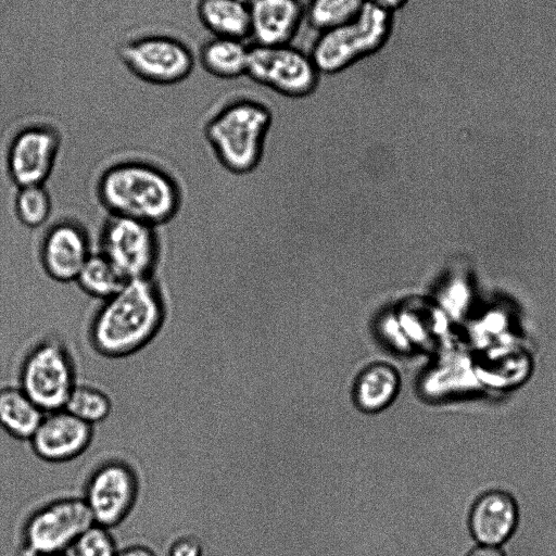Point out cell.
I'll return each mask as SVG.
<instances>
[{"label":"cell","mask_w":556,"mask_h":556,"mask_svg":"<svg viewBox=\"0 0 556 556\" xmlns=\"http://www.w3.org/2000/svg\"><path fill=\"white\" fill-rule=\"evenodd\" d=\"M16 384L45 413L62 409L78 382L75 359L61 340L46 338L21 357L15 369Z\"/></svg>","instance_id":"obj_5"},{"label":"cell","mask_w":556,"mask_h":556,"mask_svg":"<svg viewBox=\"0 0 556 556\" xmlns=\"http://www.w3.org/2000/svg\"><path fill=\"white\" fill-rule=\"evenodd\" d=\"M140 488V476L135 465L124 457L110 456L89 471L80 496L93 522L113 529L132 513Z\"/></svg>","instance_id":"obj_7"},{"label":"cell","mask_w":556,"mask_h":556,"mask_svg":"<svg viewBox=\"0 0 556 556\" xmlns=\"http://www.w3.org/2000/svg\"><path fill=\"white\" fill-rule=\"evenodd\" d=\"M155 227L123 216L105 222L100 237V252L128 280L151 278L159 258Z\"/></svg>","instance_id":"obj_10"},{"label":"cell","mask_w":556,"mask_h":556,"mask_svg":"<svg viewBox=\"0 0 556 556\" xmlns=\"http://www.w3.org/2000/svg\"><path fill=\"white\" fill-rule=\"evenodd\" d=\"M400 386V376L392 366L372 364L365 368L356 380L355 402L365 412L382 410L395 400Z\"/></svg>","instance_id":"obj_19"},{"label":"cell","mask_w":556,"mask_h":556,"mask_svg":"<svg viewBox=\"0 0 556 556\" xmlns=\"http://www.w3.org/2000/svg\"><path fill=\"white\" fill-rule=\"evenodd\" d=\"M102 302L89 325L88 341L105 358H124L141 351L165 320L164 302L151 278L128 280Z\"/></svg>","instance_id":"obj_1"},{"label":"cell","mask_w":556,"mask_h":556,"mask_svg":"<svg viewBox=\"0 0 556 556\" xmlns=\"http://www.w3.org/2000/svg\"><path fill=\"white\" fill-rule=\"evenodd\" d=\"M75 281L88 295L106 300L126 282L115 266L100 251L91 253Z\"/></svg>","instance_id":"obj_20"},{"label":"cell","mask_w":556,"mask_h":556,"mask_svg":"<svg viewBox=\"0 0 556 556\" xmlns=\"http://www.w3.org/2000/svg\"><path fill=\"white\" fill-rule=\"evenodd\" d=\"M59 132L48 125H31L10 141L5 166L17 187L43 186L51 176L60 150Z\"/></svg>","instance_id":"obj_11"},{"label":"cell","mask_w":556,"mask_h":556,"mask_svg":"<svg viewBox=\"0 0 556 556\" xmlns=\"http://www.w3.org/2000/svg\"><path fill=\"white\" fill-rule=\"evenodd\" d=\"M466 556H506L502 546L477 544Z\"/></svg>","instance_id":"obj_27"},{"label":"cell","mask_w":556,"mask_h":556,"mask_svg":"<svg viewBox=\"0 0 556 556\" xmlns=\"http://www.w3.org/2000/svg\"><path fill=\"white\" fill-rule=\"evenodd\" d=\"M250 48L247 40L212 37L202 45L199 61L214 77L236 79L247 76Z\"/></svg>","instance_id":"obj_18"},{"label":"cell","mask_w":556,"mask_h":556,"mask_svg":"<svg viewBox=\"0 0 556 556\" xmlns=\"http://www.w3.org/2000/svg\"><path fill=\"white\" fill-rule=\"evenodd\" d=\"M98 197L113 216L160 226L175 217L180 205L176 181L163 169L141 161L117 163L100 176Z\"/></svg>","instance_id":"obj_2"},{"label":"cell","mask_w":556,"mask_h":556,"mask_svg":"<svg viewBox=\"0 0 556 556\" xmlns=\"http://www.w3.org/2000/svg\"><path fill=\"white\" fill-rule=\"evenodd\" d=\"M115 556H156L147 545L131 544L117 551Z\"/></svg>","instance_id":"obj_26"},{"label":"cell","mask_w":556,"mask_h":556,"mask_svg":"<svg viewBox=\"0 0 556 556\" xmlns=\"http://www.w3.org/2000/svg\"><path fill=\"white\" fill-rule=\"evenodd\" d=\"M118 55L136 77L161 86L188 78L195 62L189 46L167 35H147L128 40L119 47Z\"/></svg>","instance_id":"obj_9"},{"label":"cell","mask_w":556,"mask_h":556,"mask_svg":"<svg viewBox=\"0 0 556 556\" xmlns=\"http://www.w3.org/2000/svg\"><path fill=\"white\" fill-rule=\"evenodd\" d=\"M93 523L80 495L50 498L20 521L17 542L23 556L62 554Z\"/></svg>","instance_id":"obj_6"},{"label":"cell","mask_w":556,"mask_h":556,"mask_svg":"<svg viewBox=\"0 0 556 556\" xmlns=\"http://www.w3.org/2000/svg\"><path fill=\"white\" fill-rule=\"evenodd\" d=\"M365 1L395 14L399 10L403 9L410 0H365Z\"/></svg>","instance_id":"obj_28"},{"label":"cell","mask_w":556,"mask_h":556,"mask_svg":"<svg viewBox=\"0 0 556 556\" xmlns=\"http://www.w3.org/2000/svg\"><path fill=\"white\" fill-rule=\"evenodd\" d=\"M43 415L16 382L0 387V429L13 441L28 442Z\"/></svg>","instance_id":"obj_16"},{"label":"cell","mask_w":556,"mask_h":556,"mask_svg":"<svg viewBox=\"0 0 556 556\" xmlns=\"http://www.w3.org/2000/svg\"><path fill=\"white\" fill-rule=\"evenodd\" d=\"M195 12L212 37L250 39V8L236 0H198Z\"/></svg>","instance_id":"obj_17"},{"label":"cell","mask_w":556,"mask_h":556,"mask_svg":"<svg viewBox=\"0 0 556 556\" xmlns=\"http://www.w3.org/2000/svg\"><path fill=\"white\" fill-rule=\"evenodd\" d=\"M236 1H239V2L244 3L247 5H250L253 2V0H236Z\"/></svg>","instance_id":"obj_29"},{"label":"cell","mask_w":556,"mask_h":556,"mask_svg":"<svg viewBox=\"0 0 556 556\" xmlns=\"http://www.w3.org/2000/svg\"><path fill=\"white\" fill-rule=\"evenodd\" d=\"M394 26V13L365 1L352 20L319 33L309 53L321 75H336L380 52Z\"/></svg>","instance_id":"obj_4"},{"label":"cell","mask_w":556,"mask_h":556,"mask_svg":"<svg viewBox=\"0 0 556 556\" xmlns=\"http://www.w3.org/2000/svg\"><path fill=\"white\" fill-rule=\"evenodd\" d=\"M64 409L80 420L96 426L110 417L113 401L110 394L99 386L78 380L68 395Z\"/></svg>","instance_id":"obj_21"},{"label":"cell","mask_w":556,"mask_h":556,"mask_svg":"<svg viewBox=\"0 0 556 556\" xmlns=\"http://www.w3.org/2000/svg\"><path fill=\"white\" fill-rule=\"evenodd\" d=\"M93 438L94 426L62 408L45 413L28 444L42 462L62 464L83 455Z\"/></svg>","instance_id":"obj_12"},{"label":"cell","mask_w":556,"mask_h":556,"mask_svg":"<svg viewBox=\"0 0 556 556\" xmlns=\"http://www.w3.org/2000/svg\"><path fill=\"white\" fill-rule=\"evenodd\" d=\"M111 530L94 522L90 525L71 546L73 556H115L118 549Z\"/></svg>","instance_id":"obj_24"},{"label":"cell","mask_w":556,"mask_h":556,"mask_svg":"<svg viewBox=\"0 0 556 556\" xmlns=\"http://www.w3.org/2000/svg\"><path fill=\"white\" fill-rule=\"evenodd\" d=\"M13 207L16 218L22 225L37 228L50 217L52 202L45 186H27L18 188Z\"/></svg>","instance_id":"obj_23"},{"label":"cell","mask_w":556,"mask_h":556,"mask_svg":"<svg viewBox=\"0 0 556 556\" xmlns=\"http://www.w3.org/2000/svg\"><path fill=\"white\" fill-rule=\"evenodd\" d=\"M86 231L71 220L53 225L43 237L40 260L50 278L60 282L75 281L90 256Z\"/></svg>","instance_id":"obj_14"},{"label":"cell","mask_w":556,"mask_h":556,"mask_svg":"<svg viewBox=\"0 0 556 556\" xmlns=\"http://www.w3.org/2000/svg\"><path fill=\"white\" fill-rule=\"evenodd\" d=\"M519 506L507 491L492 489L480 494L468 514V529L477 544L502 546L516 532Z\"/></svg>","instance_id":"obj_13"},{"label":"cell","mask_w":556,"mask_h":556,"mask_svg":"<svg viewBox=\"0 0 556 556\" xmlns=\"http://www.w3.org/2000/svg\"><path fill=\"white\" fill-rule=\"evenodd\" d=\"M365 0H308L305 23L318 34L339 27L352 20Z\"/></svg>","instance_id":"obj_22"},{"label":"cell","mask_w":556,"mask_h":556,"mask_svg":"<svg viewBox=\"0 0 556 556\" xmlns=\"http://www.w3.org/2000/svg\"><path fill=\"white\" fill-rule=\"evenodd\" d=\"M247 76L282 97L303 99L319 87L321 73L309 52L291 45H251Z\"/></svg>","instance_id":"obj_8"},{"label":"cell","mask_w":556,"mask_h":556,"mask_svg":"<svg viewBox=\"0 0 556 556\" xmlns=\"http://www.w3.org/2000/svg\"><path fill=\"white\" fill-rule=\"evenodd\" d=\"M249 8L252 45H291L305 23L302 0H253Z\"/></svg>","instance_id":"obj_15"},{"label":"cell","mask_w":556,"mask_h":556,"mask_svg":"<svg viewBox=\"0 0 556 556\" xmlns=\"http://www.w3.org/2000/svg\"><path fill=\"white\" fill-rule=\"evenodd\" d=\"M35 556H63L62 554H52V555H35Z\"/></svg>","instance_id":"obj_30"},{"label":"cell","mask_w":556,"mask_h":556,"mask_svg":"<svg viewBox=\"0 0 556 556\" xmlns=\"http://www.w3.org/2000/svg\"><path fill=\"white\" fill-rule=\"evenodd\" d=\"M271 122L273 112L266 101L240 92L208 119L205 136L219 162L230 172L242 174L260 162Z\"/></svg>","instance_id":"obj_3"},{"label":"cell","mask_w":556,"mask_h":556,"mask_svg":"<svg viewBox=\"0 0 556 556\" xmlns=\"http://www.w3.org/2000/svg\"><path fill=\"white\" fill-rule=\"evenodd\" d=\"M203 545L193 534L175 536L168 544L166 556H203Z\"/></svg>","instance_id":"obj_25"}]
</instances>
